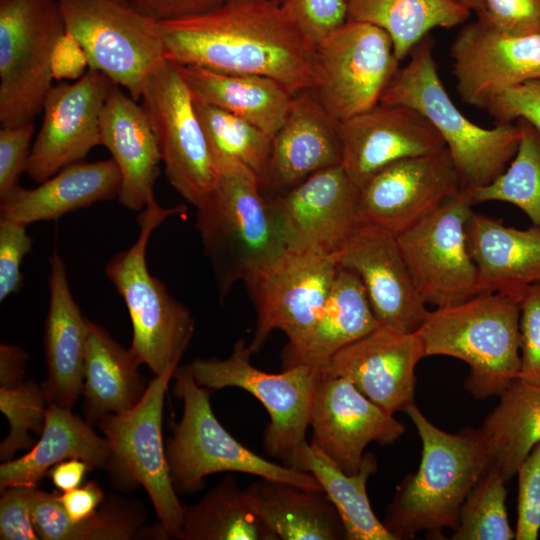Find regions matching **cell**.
<instances>
[{"label":"cell","instance_id":"6f0895ef","mask_svg":"<svg viewBox=\"0 0 540 540\" xmlns=\"http://www.w3.org/2000/svg\"><path fill=\"white\" fill-rule=\"evenodd\" d=\"M453 1L467 8L471 12H475V13L479 12L482 5V0H453Z\"/></svg>","mask_w":540,"mask_h":540},{"label":"cell","instance_id":"94428289","mask_svg":"<svg viewBox=\"0 0 540 540\" xmlns=\"http://www.w3.org/2000/svg\"><path fill=\"white\" fill-rule=\"evenodd\" d=\"M119 1H122V2H127V0H119Z\"/></svg>","mask_w":540,"mask_h":540},{"label":"cell","instance_id":"44dd1931","mask_svg":"<svg viewBox=\"0 0 540 540\" xmlns=\"http://www.w3.org/2000/svg\"><path fill=\"white\" fill-rule=\"evenodd\" d=\"M339 266L355 272L381 324L416 332L429 310L415 289L397 235L363 222L337 252Z\"/></svg>","mask_w":540,"mask_h":540},{"label":"cell","instance_id":"ac0fdd59","mask_svg":"<svg viewBox=\"0 0 540 540\" xmlns=\"http://www.w3.org/2000/svg\"><path fill=\"white\" fill-rule=\"evenodd\" d=\"M111 85L104 74L88 68L73 83L52 86L28 158L25 173L29 178L40 184L62 168L83 161L101 145L100 115Z\"/></svg>","mask_w":540,"mask_h":540},{"label":"cell","instance_id":"277c9868","mask_svg":"<svg viewBox=\"0 0 540 540\" xmlns=\"http://www.w3.org/2000/svg\"><path fill=\"white\" fill-rule=\"evenodd\" d=\"M521 298L482 292L456 305L429 311L418 329L427 356L468 364L465 389L476 399L501 395L519 378Z\"/></svg>","mask_w":540,"mask_h":540},{"label":"cell","instance_id":"836d02e7","mask_svg":"<svg viewBox=\"0 0 540 540\" xmlns=\"http://www.w3.org/2000/svg\"><path fill=\"white\" fill-rule=\"evenodd\" d=\"M499 397V403L475 430L488 468L497 471L507 483L540 442V386L518 378Z\"/></svg>","mask_w":540,"mask_h":540},{"label":"cell","instance_id":"d590c367","mask_svg":"<svg viewBox=\"0 0 540 540\" xmlns=\"http://www.w3.org/2000/svg\"><path fill=\"white\" fill-rule=\"evenodd\" d=\"M471 11L453 0H349L348 20L383 29L399 62L435 28L465 23Z\"/></svg>","mask_w":540,"mask_h":540},{"label":"cell","instance_id":"3957f363","mask_svg":"<svg viewBox=\"0 0 540 540\" xmlns=\"http://www.w3.org/2000/svg\"><path fill=\"white\" fill-rule=\"evenodd\" d=\"M434 41L427 35L399 67L381 101L420 112L444 140L463 189L484 187L501 175L513 159L520 140L516 124L484 128L470 121L453 103L435 62Z\"/></svg>","mask_w":540,"mask_h":540},{"label":"cell","instance_id":"7dc6e473","mask_svg":"<svg viewBox=\"0 0 540 540\" xmlns=\"http://www.w3.org/2000/svg\"><path fill=\"white\" fill-rule=\"evenodd\" d=\"M520 305L519 379L540 386V286H530Z\"/></svg>","mask_w":540,"mask_h":540},{"label":"cell","instance_id":"7a4b0ae2","mask_svg":"<svg viewBox=\"0 0 540 540\" xmlns=\"http://www.w3.org/2000/svg\"><path fill=\"white\" fill-rule=\"evenodd\" d=\"M406 413L421 439V460L396 487L382 522L395 540L420 531L441 537L444 528H457L466 497L488 469L487 456L475 429L443 431L416 404Z\"/></svg>","mask_w":540,"mask_h":540},{"label":"cell","instance_id":"d6986e66","mask_svg":"<svg viewBox=\"0 0 540 540\" xmlns=\"http://www.w3.org/2000/svg\"><path fill=\"white\" fill-rule=\"evenodd\" d=\"M460 99L487 109L502 93L540 77V34L513 36L479 20L464 24L450 47Z\"/></svg>","mask_w":540,"mask_h":540},{"label":"cell","instance_id":"9a60e30c","mask_svg":"<svg viewBox=\"0 0 540 540\" xmlns=\"http://www.w3.org/2000/svg\"><path fill=\"white\" fill-rule=\"evenodd\" d=\"M319 81L312 89L327 112L341 122L378 103L397 72L389 35L348 20L317 45Z\"/></svg>","mask_w":540,"mask_h":540},{"label":"cell","instance_id":"e0dca14e","mask_svg":"<svg viewBox=\"0 0 540 540\" xmlns=\"http://www.w3.org/2000/svg\"><path fill=\"white\" fill-rule=\"evenodd\" d=\"M463 189L446 148L397 160L376 172L361 188L363 222L395 235L428 217Z\"/></svg>","mask_w":540,"mask_h":540},{"label":"cell","instance_id":"e575fe53","mask_svg":"<svg viewBox=\"0 0 540 540\" xmlns=\"http://www.w3.org/2000/svg\"><path fill=\"white\" fill-rule=\"evenodd\" d=\"M288 466L317 479L343 521L347 540H395L375 515L367 494V481L377 471L374 454L365 453L359 470L347 474L315 444L305 441Z\"/></svg>","mask_w":540,"mask_h":540},{"label":"cell","instance_id":"b9f144b4","mask_svg":"<svg viewBox=\"0 0 540 540\" xmlns=\"http://www.w3.org/2000/svg\"><path fill=\"white\" fill-rule=\"evenodd\" d=\"M146 512L142 504L109 494L84 521H71L66 540H131L142 538Z\"/></svg>","mask_w":540,"mask_h":540},{"label":"cell","instance_id":"603a6c76","mask_svg":"<svg viewBox=\"0 0 540 540\" xmlns=\"http://www.w3.org/2000/svg\"><path fill=\"white\" fill-rule=\"evenodd\" d=\"M312 443L347 474L356 473L370 442L387 445L405 431L393 414L365 397L350 380L325 376L310 421Z\"/></svg>","mask_w":540,"mask_h":540},{"label":"cell","instance_id":"9f6ffc18","mask_svg":"<svg viewBox=\"0 0 540 540\" xmlns=\"http://www.w3.org/2000/svg\"><path fill=\"white\" fill-rule=\"evenodd\" d=\"M91 466L79 458H71L54 465L49 471L54 487L59 492H67L81 486L85 474Z\"/></svg>","mask_w":540,"mask_h":540},{"label":"cell","instance_id":"5bb4252c","mask_svg":"<svg viewBox=\"0 0 540 540\" xmlns=\"http://www.w3.org/2000/svg\"><path fill=\"white\" fill-rule=\"evenodd\" d=\"M473 204L470 192L462 189L434 213L397 235L415 289L426 305L448 307L479 293L466 236Z\"/></svg>","mask_w":540,"mask_h":540},{"label":"cell","instance_id":"6125c7cd","mask_svg":"<svg viewBox=\"0 0 540 540\" xmlns=\"http://www.w3.org/2000/svg\"><path fill=\"white\" fill-rule=\"evenodd\" d=\"M536 284L540 286V281L538 283H536Z\"/></svg>","mask_w":540,"mask_h":540},{"label":"cell","instance_id":"30bf717a","mask_svg":"<svg viewBox=\"0 0 540 540\" xmlns=\"http://www.w3.org/2000/svg\"><path fill=\"white\" fill-rule=\"evenodd\" d=\"M65 24L90 69L140 101L150 75L166 60L159 22L119 0H58Z\"/></svg>","mask_w":540,"mask_h":540},{"label":"cell","instance_id":"5b68a950","mask_svg":"<svg viewBox=\"0 0 540 540\" xmlns=\"http://www.w3.org/2000/svg\"><path fill=\"white\" fill-rule=\"evenodd\" d=\"M187 212L184 205L162 207L155 198L137 216L139 234L105 265L107 278L122 297L132 323L130 351L155 376L177 368L195 330L190 311L166 285L151 275L146 262L150 236L167 218Z\"/></svg>","mask_w":540,"mask_h":540},{"label":"cell","instance_id":"484cf974","mask_svg":"<svg viewBox=\"0 0 540 540\" xmlns=\"http://www.w3.org/2000/svg\"><path fill=\"white\" fill-rule=\"evenodd\" d=\"M100 139L121 174L118 200L140 212L154 196L161 154L142 105L112 83L100 115Z\"/></svg>","mask_w":540,"mask_h":540},{"label":"cell","instance_id":"d6a6232c","mask_svg":"<svg viewBox=\"0 0 540 540\" xmlns=\"http://www.w3.org/2000/svg\"><path fill=\"white\" fill-rule=\"evenodd\" d=\"M140 365L130 349L89 320L82 410L90 425L109 414L128 411L141 401L148 384L139 372Z\"/></svg>","mask_w":540,"mask_h":540},{"label":"cell","instance_id":"2e32d148","mask_svg":"<svg viewBox=\"0 0 540 540\" xmlns=\"http://www.w3.org/2000/svg\"><path fill=\"white\" fill-rule=\"evenodd\" d=\"M359 194L338 165L265 196L290 251L336 253L363 223Z\"/></svg>","mask_w":540,"mask_h":540},{"label":"cell","instance_id":"52a82bcc","mask_svg":"<svg viewBox=\"0 0 540 540\" xmlns=\"http://www.w3.org/2000/svg\"><path fill=\"white\" fill-rule=\"evenodd\" d=\"M173 379V392L183 402V414L178 423H172L165 448L177 493L199 491L207 476L219 472L246 473L323 491L311 473L271 462L235 439L213 412L212 391L195 381L189 364L178 366Z\"/></svg>","mask_w":540,"mask_h":540},{"label":"cell","instance_id":"1f68e13d","mask_svg":"<svg viewBox=\"0 0 540 540\" xmlns=\"http://www.w3.org/2000/svg\"><path fill=\"white\" fill-rule=\"evenodd\" d=\"M177 65L194 101L235 114L272 138L284 123L294 95L278 81Z\"/></svg>","mask_w":540,"mask_h":540},{"label":"cell","instance_id":"74e56055","mask_svg":"<svg viewBox=\"0 0 540 540\" xmlns=\"http://www.w3.org/2000/svg\"><path fill=\"white\" fill-rule=\"evenodd\" d=\"M194 105L218 174L250 172L260 185L268 164L272 137L221 108L196 101Z\"/></svg>","mask_w":540,"mask_h":540},{"label":"cell","instance_id":"ba28073f","mask_svg":"<svg viewBox=\"0 0 540 540\" xmlns=\"http://www.w3.org/2000/svg\"><path fill=\"white\" fill-rule=\"evenodd\" d=\"M175 369L155 376L135 407L98 422L110 449L105 470L112 485L125 491L143 487L169 539L179 538L184 510L172 483L162 437L165 395Z\"/></svg>","mask_w":540,"mask_h":540},{"label":"cell","instance_id":"4316f807","mask_svg":"<svg viewBox=\"0 0 540 540\" xmlns=\"http://www.w3.org/2000/svg\"><path fill=\"white\" fill-rule=\"evenodd\" d=\"M466 236L479 293L500 292L522 298L540 281V227L517 229L472 211Z\"/></svg>","mask_w":540,"mask_h":540},{"label":"cell","instance_id":"f5cc1de1","mask_svg":"<svg viewBox=\"0 0 540 540\" xmlns=\"http://www.w3.org/2000/svg\"><path fill=\"white\" fill-rule=\"evenodd\" d=\"M127 3L156 21L201 14L224 4L223 0H127Z\"/></svg>","mask_w":540,"mask_h":540},{"label":"cell","instance_id":"8d00e7d4","mask_svg":"<svg viewBox=\"0 0 540 540\" xmlns=\"http://www.w3.org/2000/svg\"><path fill=\"white\" fill-rule=\"evenodd\" d=\"M179 540H279L228 474L197 503L184 505Z\"/></svg>","mask_w":540,"mask_h":540},{"label":"cell","instance_id":"ffe728a7","mask_svg":"<svg viewBox=\"0 0 540 540\" xmlns=\"http://www.w3.org/2000/svg\"><path fill=\"white\" fill-rule=\"evenodd\" d=\"M424 357L418 331L406 333L381 324L339 350L325 373L347 378L365 397L394 414L415 404V368Z\"/></svg>","mask_w":540,"mask_h":540},{"label":"cell","instance_id":"f35d334b","mask_svg":"<svg viewBox=\"0 0 540 540\" xmlns=\"http://www.w3.org/2000/svg\"><path fill=\"white\" fill-rule=\"evenodd\" d=\"M516 123L520 140L505 171L490 184L469 192L474 204L510 203L521 209L532 225L540 227V132L524 119Z\"/></svg>","mask_w":540,"mask_h":540},{"label":"cell","instance_id":"11a10c76","mask_svg":"<svg viewBox=\"0 0 540 540\" xmlns=\"http://www.w3.org/2000/svg\"><path fill=\"white\" fill-rule=\"evenodd\" d=\"M28 353L16 346L0 345V386H8L24 380Z\"/></svg>","mask_w":540,"mask_h":540},{"label":"cell","instance_id":"bcb514c9","mask_svg":"<svg viewBox=\"0 0 540 540\" xmlns=\"http://www.w3.org/2000/svg\"><path fill=\"white\" fill-rule=\"evenodd\" d=\"M26 224L0 217V302L20 291L21 264L32 250Z\"/></svg>","mask_w":540,"mask_h":540},{"label":"cell","instance_id":"ee69618b","mask_svg":"<svg viewBox=\"0 0 540 540\" xmlns=\"http://www.w3.org/2000/svg\"><path fill=\"white\" fill-rule=\"evenodd\" d=\"M518 476L516 540H536L540 531V442L516 472Z\"/></svg>","mask_w":540,"mask_h":540},{"label":"cell","instance_id":"681fc988","mask_svg":"<svg viewBox=\"0 0 540 540\" xmlns=\"http://www.w3.org/2000/svg\"><path fill=\"white\" fill-rule=\"evenodd\" d=\"M36 486H11L1 492L0 539L39 540L32 522V498Z\"/></svg>","mask_w":540,"mask_h":540},{"label":"cell","instance_id":"7402d4cb","mask_svg":"<svg viewBox=\"0 0 540 540\" xmlns=\"http://www.w3.org/2000/svg\"><path fill=\"white\" fill-rule=\"evenodd\" d=\"M341 166L360 189L385 166L446 148L432 124L417 110L378 103L339 122Z\"/></svg>","mask_w":540,"mask_h":540},{"label":"cell","instance_id":"8992f818","mask_svg":"<svg viewBox=\"0 0 540 540\" xmlns=\"http://www.w3.org/2000/svg\"><path fill=\"white\" fill-rule=\"evenodd\" d=\"M195 225L223 300L235 283L287 251L281 229L250 172L219 174L198 206Z\"/></svg>","mask_w":540,"mask_h":540},{"label":"cell","instance_id":"91938a15","mask_svg":"<svg viewBox=\"0 0 540 540\" xmlns=\"http://www.w3.org/2000/svg\"><path fill=\"white\" fill-rule=\"evenodd\" d=\"M275 1H277L278 3H281L283 0H275Z\"/></svg>","mask_w":540,"mask_h":540},{"label":"cell","instance_id":"db71d44e","mask_svg":"<svg viewBox=\"0 0 540 540\" xmlns=\"http://www.w3.org/2000/svg\"><path fill=\"white\" fill-rule=\"evenodd\" d=\"M58 498L73 523L91 517L104 502L106 495L96 481H89L67 492L58 493Z\"/></svg>","mask_w":540,"mask_h":540},{"label":"cell","instance_id":"7bdbcfd3","mask_svg":"<svg viewBox=\"0 0 540 540\" xmlns=\"http://www.w3.org/2000/svg\"><path fill=\"white\" fill-rule=\"evenodd\" d=\"M280 4L316 47L348 21L349 0H283Z\"/></svg>","mask_w":540,"mask_h":540},{"label":"cell","instance_id":"816d5d0a","mask_svg":"<svg viewBox=\"0 0 540 540\" xmlns=\"http://www.w3.org/2000/svg\"><path fill=\"white\" fill-rule=\"evenodd\" d=\"M87 56L81 44L68 31L56 41L51 54V73L54 80H78L88 70Z\"/></svg>","mask_w":540,"mask_h":540},{"label":"cell","instance_id":"f1b7e54d","mask_svg":"<svg viewBox=\"0 0 540 540\" xmlns=\"http://www.w3.org/2000/svg\"><path fill=\"white\" fill-rule=\"evenodd\" d=\"M380 325L358 275L339 267L322 312L309 333L298 345L285 347L283 367L305 364L326 371L339 350Z\"/></svg>","mask_w":540,"mask_h":540},{"label":"cell","instance_id":"9c48e42d","mask_svg":"<svg viewBox=\"0 0 540 540\" xmlns=\"http://www.w3.org/2000/svg\"><path fill=\"white\" fill-rule=\"evenodd\" d=\"M244 339H238L224 359L195 358L189 365L195 381L212 392L235 387L253 395L266 409L269 422L263 434L266 453L289 465L295 450L306 441L315 400L326 373L298 364L280 373H267L250 362Z\"/></svg>","mask_w":540,"mask_h":540},{"label":"cell","instance_id":"cb8c5ba5","mask_svg":"<svg viewBox=\"0 0 540 540\" xmlns=\"http://www.w3.org/2000/svg\"><path fill=\"white\" fill-rule=\"evenodd\" d=\"M341 165L339 121L334 119L312 89L293 96L281 128L272 138L262 192H285L310 175Z\"/></svg>","mask_w":540,"mask_h":540},{"label":"cell","instance_id":"ab89813d","mask_svg":"<svg viewBox=\"0 0 540 540\" xmlns=\"http://www.w3.org/2000/svg\"><path fill=\"white\" fill-rule=\"evenodd\" d=\"M503 477L493 469L478 480L466 497L453 540H512L507 516V489Z\"/></svg>","mask_w":540,"mask_h":540},{"label":"cell","instance_id":"d4e9b609","mask_svg":"<svg viewBox=\"0 0 540 540\" xmlns=\"http://www.w3.org/2000/svg\"><path fill=\"white\" fill-rule=\"evenodd\" d=\"M48 284L43 335L47 378L41 386L48 404L72 410L83 391L89 320L72 295L64 261L56 250L49 258Z\"/></svg>","mask_w":540,"mask_h":540},{"label":"cell","instance_id":"6da1fadb","mask_svg":"<svg viewBox=\"0 0 540 540\" xmlns=\"http://www.w3.org/2000/svg\"><path fill=\"white\" fill-rule=\"evenodd\" d=\"M158 22L169 61L269 77L292 95L318 84L316 45L275 0L224 3L201 14Z\"/></svg>","mask_w":540,"mask_h":540},{"label":"cell","instance_id":"4fadbf2b","mask_svg":"<svg viewBox=\"0 0 540 540\" xmlns=\"http://www.w3.org/2000/svg\"><path fill=\"white\" fill-rule=\"evenodd\" d=\"M139 102L157 136L169 183L197 208L214 189L219 174L192 95L175 62L166 59L150 75Z\"/></svg>","mask_w":540,"mask_h":540},{"label":"cell","instance_id":"f546056e","mask_svg":"<svg viewBox=\"0 0 540 540\" xmlns=\"http://www.w3.org/2000/svg\"><path fill=\"white\" fill-rule=\"evenodd\" d=\"M110 449L86 420L54 404H48L45 426L34 447L21 457L0 465V491L11 486L38 487L56 464L71 458L86 461L92 469H105Z\"/></svg>","mask_w":540,"mask_h":540},{"label":"cell","instance_id":"4dcf8cb0","mask_svg":"<svg viewBox=\"0 0 540 540\" xmlns=\"http://www.w3.org/2000/svg\"><path fill=\"white\" fill-rule=\"evenodd\" d=\"M244 494L251 509L279 540L346 539L343 521L322 490L259 478Z\"/></svg>","mask_w":540,"mask_h":540},{"label":"cell","instance_id":"680465c9","mask_svg":"<svg viewBox=\"0 0 540 540\" xmlns=\"http://www.w3.org/2000/svg\"><path fill=\"white\" fill-rule=\"evenodd\" d=\"M264 0H223L224 3H249V2H258Z\"/></svg>","mask_w":540,"mask_h":540},{"label":"cell","instance_id":"f6af8a7d","mask_svg":"<svg viewBox=\"0 0 540 540\" xmlns=\"http://www.w3.org/2000/svg\"><path fill=\"white\" fill-rule=\"evenodd\" d=\"M477 20L513 36L540 34V0H482Z\"/></svg>","mask_w":540,"mask_h":540},{"label":"cell","instance_id":"8fae6325","mask_svg":"<svg viewBox=\"0 0 540 540\" xmlns=\"http://www.w3.org/2000/svg\"><path fill=\"white\" fill-rule=\"evenodd\" d=\"M65 24L58 0H0V122H34L52 88L51 54Z\"/></svg>","mask_w":540,"mask_h":540},{"label":"cell","instance_id":"83f0119b","mask_svg":"<svg viewBox=\"0 0 540 540\" xmlns=\"http://www.w3.org/2000/svg\"><path fill=\"white\" fill-rule=\"evenodd\" d=\"M121 174L110 158L68 165L37 187L20 185L0 199V217L23 224L53 221L97 202L118 198Z\"/></svg>","mask_w":540,"mask_h":540},{"label":"cell","instance_id":"f907efd6","mask_svg":"<svg viewBox=\"0 0 540 540\" xmlns=\"http://www.w3.org/2000/svg\"><path fill=\"white\" fill-rule=\"evenodd\" d=\"M486 110L497 123L524 119L540 132V77L502 93Z\"/></svg>","mask_w":540,"mask_h":540},{"label":"cell","instance_id":"60d3db41","mask_svg":"<svg viewBox=\"0 0 540 540\" xmlns=\"http://www.w3.org/2000/svg\"><path fill=\"white\" fill-rule=\"evenodd\" d=\"M48 402L41 385L31 379L0 386V411L10 430L0 444V460L15 458L20 450L29 451L36 444L31 432L41 435L45 426Z\"/></svg>","mask_w":540,"mask_h":540},{"label":"cell","instance_id":"c3c4849f","mask_svg":"<svg viewBox=\"0 0 540 540\" xmlns=\"http://www.w3.org/2000/svg\"><path fill=\"white\" fill-rule=\"evenodd\" d=\"M34 122L3 126L0 130V199L19 185L26 172Z\"/></svg>","mask_w":540,"mask_h":540},{"label":"cell","instance_id":"7c38bea8","mask_svg":"<svg viewBox=\"0 0 540 540\" xmlns=\"http://www.w3.org/2000/svg\"><path fill=\"white\" fill-rule=\"evenodd\" d=\"M336 253L287 251L250 273L246 285L257 313L248 350L258 353L274 330L302 342L319 317L339 270Z\"/></svg>","mask_w":540,"mask_h":540}]
</instances>
